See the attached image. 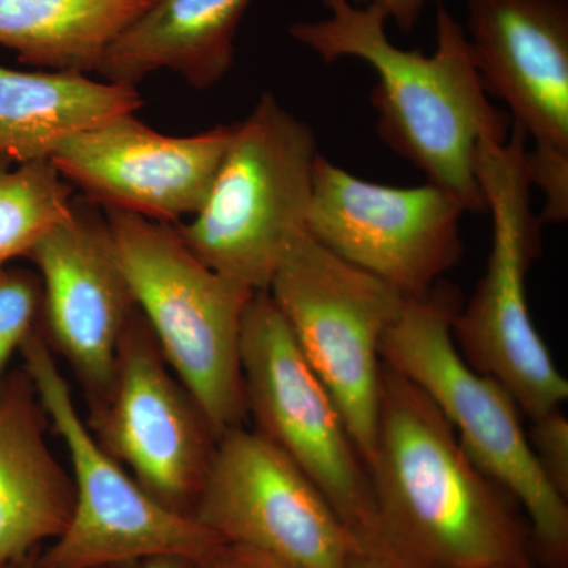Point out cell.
<instances>
[{
	"label": "cell",
	"instance_id": "obj_1",
	"mask_svg": "<svg viewBox=\"0 0 568 568\" xmlns=\"http://www.w3.org/2000/svg\"><path fill=\"white\" fill-rule=\"evenodd\" d=\"M368 473L396 567L536 562L528 518L515 497L467 457L435 403L386 364Z\"/></svg>",
	"mask_w": 568,
	"mask_h": 568
},
{
	"label": "cell",
	"instance_id": "obj_26",
	"mask_svg": "<svg viewBox=\"0 0 568 568\" xmlns=\"http://www.w3.org/2000/svg\"><path fill=\"white\" fill-rule=\"evenodd\" d=\"M346 568H398L390 560L379 556L366 555V552H354Z\"/></svg>",
	"mask_w": 568,
	"mask_h": 568
},
{
	"label": "cell",
	"instance_id": "obj_5",
	"mask_svg": "<svg viewBox=\"0 0 568 568\" xmlns=\"http://www.w3.org/2000/svg\"><path fill=\"white\" fill-rule=\"evenodd\" d=\"M134 302L216 435L245 425L242 324L256 293L213 272L178 226L103 211Z\"/></svg>",
	"mask_w": 568,
	"mask_h": 568
},
{
	"label": "cell",
	"instance_id": "obj_22",
	"mask_svg": "<svg viewBox=\"0 0 568 568\" xmlns=\"http://www.w3.org/2000/svg\"><path fill=\"white\" fill-rule=\"evenodd\" d=\"M528 439L545 478L568 499V420L562 407L530 422Z\"/></svg>",
	"mask_w": 568,
	"mask_h": 568
},
{
	"label": "cell",
	"instance_id": "obj_17",
	"mask_svg": "<svg viewBox=\"0 0 568 568\" xmlns=\"http://www.w3.org/2000/svg\"><path fill=\"white\" fill-rule=\"evenodd\" d=\"M252 0H155L112 44L97 73L114 84H138L159 71L207 91L226 77L235 37Z\"/></svg>",
	"mask_w": 568,
	"mask_h": 568
},
{
	"label": "cell",
	"instance_id": "obj_2",
	"mask_svg": "<svg viewBox=\"0 0 568 568\" xmlns=\"http://www.w3.org/2000/svg\"><path fill=\"white\" fill-rule=\"evenodd\" d=\"M323 2L327 17L294 22L291 37L324 62L368 63L379 78L372 104L383 141L467 212H485L478 148L485 138H506L508 126L488 100L465 28L439 3L436 48L425 55L396 47L386 32L388 18L375 7Z\"/></svg>",
	"mask_w": 568,
	"mask_h": 568
},
{
	"label": "cell",
	"instance_id": "obj_11",
	"mask_svg": "<svg viewBox=\"0 0 568 568\" xmlns=\"http://www.w3.org/2000/svg\"><path fill=\"white\" fill-rule=\"evenodd\" d=\"M465 205L435 183L381 185L317 155L305 231L405 297H422L465 253Z\"/></svg>",
	"mask_w": 568,
	"mask_h": 568
},
{
	"label": "cell",
	"instance_id": "obj_25",
	"mask_svg": "<svg viewBox=\"0 0 568 568\" xmlns=\"http://www.w3.org/2000/svg\"><path fill=\"white\" fill-rule=\"evenodd\" d=\"M194 560L182 558V556H152V558H142L126 560V562L106 564L92 568H193Z\"/></svg>",
	"mask_w": 568,
	"mask_h": 568
},
{
	"label": "cell",
	"instance_id": "obj_14",
	"mask_svg": "<svg viewBox=\"0 0 568 568\" xmlns=\"http://www.w3.org/2000/svg\"><path fill=\"white\" fill-rule=\"evenodd\" d=\"M233 132L231 123L192 136H170L129 112L73 134L50 162L103 211L175 226L203 207Z\"/></svg>",
	"mask_w": 568,
	"mask_h": 568
},
{
	"label": "cell",
	"instance_id": "obj_6",
	"mask_svg": "<svg viewBox=\"0 0 568 568\" xmlns=\"http://www.w3.org/2000/svg\"><path fill=\"white\" fill-rule=\"evenodd\" d=\"M317 155L312 126L265 92L234 123L201 211L175 224L183 242L216 274L264 293L305 231Z\"/></svg>",
	"mask_w": 568,
	"mask_h": 568
},
{
	"label": "cell",
	"instance_id": "obj_28",
	"mask_svg": "<svg viewBox=\"0 0 568 568\" xmlns=\"http://www.w3.org/2000/svg\"><path fill=\"white\" fill-rule=\"evenodd\" d=\"M503 568H540L537 562L518 564V566H508Z\"/></svg>",
	"mask_w": 568,
	"mask_h": 568
},
{
	"label": "cell",
	"instance_id": "obj_4",
	"mask_svg": "<svg viewBox=\"0 0 568 568\" xmlns=\"http://www.w3.org/2000/svg\"><path fill=\"white\" fill-rule=\"evenodd\" d=\"M528 136L515 125L507 138H485L477 174L493 237L487 268L452 323L458 353L495 379L529 422L562 407L568 381L538 334L528 302V274L541 248V220L532 211Z\"/></svg>",
	"mask_w": 568,
	"mask_h": 568
},
{
	"label": "cell",
	"instance_id": "obj_3",
	"mask_svg": "<svg viewBox=\"0 0 568 568\" xmlns=\"http://www.w3.org/2000/svg\"><path fill=\"white\" fill-rule=\"evenodd\" d=\"M459 306L447 284L406 297L381 343V361L435 403L467 457L515 497L528 518L538 567L568 568V499L541 473L517 403L458 353L452 323Z\"/></svg>",
	"mask_w": 568,
	"mask_h": 568
},
{
	"label": "cell",
	"instance_id": "obj_9",
	"mask_svg": "<svg viewBox=\"0 0 568 568\" xmlns=\"http://www.w3.org/2000/svg\"><path fill=\"white\" fill-rule=\"evenodd\" d=\"M267 293L368 467L379 410L381 343L405 295L328 252L306 231L284 253Z\"/></svg>",
	"mask_w": 568,
	"mask_h": 568
},
{
	"label": "cell",
	"instance_id": "obj_10",
	"mask_svg": "<svg viewBox=\"0 0 568 568\" xmlns=\"http://www.w3.org/2000/svg\"><path fill=\"white\" fill-rule=\"evenodd\" d=\"M85 424L153 499L192 517L220 436L138 308L123 332L110 387L89 403Z\"/></svg>",
	"mask_w": 568,
	"mask_h": 568
},
{
	"label": "cell",
	"instance_id": "obj_24",
	"mask_svg": "<svg viewBox=\"0 0 568 568\" xmlns=\"http://www.w3.org/2000/svg\"><path fill=\"white\" fill-rule=\"evenodd\" d=\"M349 2L358 7H375L386 14L388 21H394L399 31L410 33L416 29L426 7L439 0H349Z\"/></svg>",
	"mask_w": 568,
	"mask_h": 568
},
{
	"label": "cell",
	"instance_id": "obj_15",
	"mask_svg": "<svg viewBox=\"0 0 568 568\" xmlns=\"http://www.w3.org/2000/svg\"><path fill=\"white\" fill-rule=\"evenodd\" d=\"M26 260L40 276L41 334L69 362L88 402H97L110 387L123 332L138 308L103 209L74 197L69 219Z\"/></svg>",
	"mask_w": 568,
	"mask_h": 568
},
{
	"label": "cell",
	"instance_id": "obj_21",
	"mask_svg": "<svg viewBox=\"0 0 568 568\" xmlns=\"http://www.w3.org/2000/svg\"><path fill=\"white\" fill-rule=\"evenodd\" d=\"M41 282L37 272L22 267L0 272V386L10 361L40 325Z\"/></svg>",
	"mask_w": 568,
	"mask_h": 568
},
{
	"label": "cell",
	"instance_id": "obj_23",
	"mask_svg": "<svg viewBox=\"0 0 568 568\" xmlns=\"http://www.w3.org/2000/svg\"><path fill=\"white\" fill-rule=\"evenodd\" d=\"M193 568H295L274 556L242 545L220 544L211 552L194 560Z\"/></svg>",
	"mask_w": 568,
	"mask_h": 568
},
{
	"label": "cell",
	"instance_id": "obj_12",
	"mask_svg": "<svg viewBox=\"0 0 568 568\" xmlns=\"http://www.w3.org/2000/svg\"><path fill=\"white\" fill-rule=\"evenodd\" d=\"M487 92L532 138L528 170L540 220L568 216V0H467L465 28Z\"/></svg>",
	"mask_w": 568,
	"mask_h": 568
},
{
	"label": "cell",
	"instance_id": "obj_16",
	"mask_svg": "<svg viewBox=\"0 0 568 568\" xmlns=\"http://www.w3.org/2000/svg\"><path fill=\"white\" fill-rule=\"evenodd\" d=\"M31 376L10 369L0 386V568L31 559L69 525L71 476L52 454Z\"/></svg>",
	"mask_w": 568,
	"mask_h": 568
},
{
	"label": "cell",
	"instance_id": "obj_7",
	"mask_svg": "<svg viewBox=\"0 0 568 568\" xmlns=\"http://www.w3.org/2000/svg\"><path fill=\"white\" fill-rule=\"evenodd\" d=\"M241 364L254 432L280 448L323 493L358 551L390 560L368 467L267 291L254 294L246 306Z\"/></svg>",
	"mask_w": 568,
	"mask_h": 568
},
{
	"label": "cell",
	"instance_id": "obj_8",
	"mask_svg": "<svg viewBox=\"0 0 568 568\" xmlns=\"http://www.w3.org/2000/svg\"><path fill=\"white\" fill-rule=\"evenodd\" d=\"M20 354L48 420L69 452L74 491L69 525L37 566L92 568L152 556L197 560L224 544L196 519L153 499L100 446L78 413L40 325L22 343Z\"/></svg>",
	"mask_w": 568,
	"mask_h": 568
},
{
	"label": "cell",
	"instance_id": "obj_13",
	"mask_svg": "<svg viewBox=\"0 0 568 568\" xmlns=\"http://www.w3.org/2000/svg\"><path fill=\"white\" fill-rule=\"evenodd\" d=\"M192 517L226 544L295 568H346L361 552L315 484L245 425L219 437Z\"/></svg>",
	"mask_w": 568,
	"mask_h": 568
},
{
	"label": "cell",
	"instance_id": "obj_19",
	"mask_svg": "<svg viewBox=\"0 0 568 568\" xmlns=\"http://www.w3.org/2000/svg\"><path fill=\"white\" fill-rule=\"evenodd\" d=\"M155 0H0V47L37 69L89 74Z\"/></svg>",
	"mask_w": 568,
	"mask_h": 568
},
{
	"label": "cell",
	"instance_id": "obj_18",
	"mask_svg": "<svg viewBox=\"0 0 568 568\" xmlns=\"http://www.w3.org/2000/svg\"><path fill=\"white\" fill-rule=\"evenodd\" d=\"M136 88L67 71L0 65V163L50 160L73 134L136 112Z\"/></svg>",
	"mask_w": 568,
	"mask_h": 568
},
{
	"label": "cell",
	"instance_id": "obj_20",
	"mask_svg": "<svg viewBox=\"0 0 568 568\" xmlns=\"http://www.w3.org/2000/svg\"><path fill=\"white\" fill-rule=\"evenodd\" d=\"M73 186L50 160L0 163V272L69 219Z\"/></svg>",
	"mask_w": 568,
	"mask_h": 568
},
{
	"label": "cell",
	"instance_id": "obj_27",
	"mask_svg": "<svg viewBox=\"0 0 568 568\" xmlns=\"http://www.w3.org/2000/svg\"><path fill=\"white\" fill-rule=\"evenodd\" d=\"M6 568H40L37 566V559H28L24 562L14 564V566L6 567Z\"/></svg>",
	"mask_w": 568,
	"mask_h": 568
}]
</instances>
